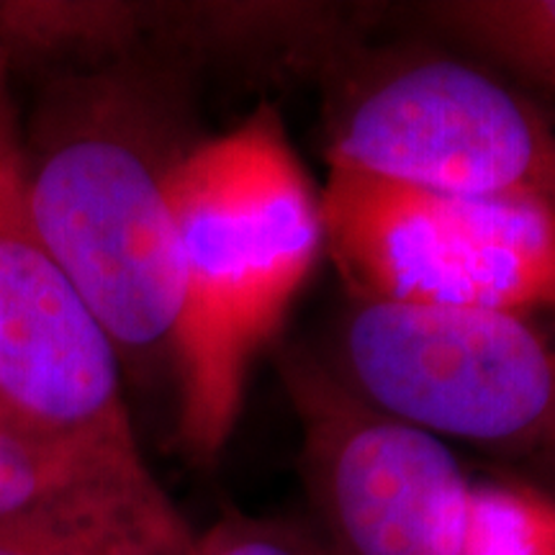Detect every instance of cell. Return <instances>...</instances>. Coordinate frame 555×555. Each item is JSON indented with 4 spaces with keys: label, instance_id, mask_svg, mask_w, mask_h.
Returning <instances> with one entry per match:
<instances>
[{
    "label": "cell",
    "instance_id": "cell-1",
    "mask_svg": "<svg viewBox=\"0 0 555 555\" xmlns=\"http://www.w3.org/2000/svg\"><path fill=\"white\" fill-rule=\"evenodd\" d=\"M198 139L189 69L129 52L54 80L24 137L41 237L131 371L176 363L183 262L170 180Z\"/></svg>",
    "mask_w": 555,
    "mask_h": 555
},
{
    "label": "cell",
    "instance_id": "cell-2",
    "mask_svg": "<svg viewBox=\"0 0 555 555\" xmlns=\"http://www.w3.org/2000/svg\"><path fill=\"white\" fill-rule=\"evenodd\" d=\"M170 204L183 262L178 442L191 463L214 466L237 429L255 360L324 255L322 191L281 111L260 103L185 152Z\"/></svg>",
    "mask_w": 555,
    "mask_h": 555
},
{
    "label": "cell",
    "instance_id": "cell-3",
    "mask_svg": "<svg viewBox=\"0 0 555 555\" xmlns=\"http://www.w3.org/2000/svg\"><path fill=\"white\" fill-rule=\"evenodd\" d=\"M324 73L327 165L555 214V101L425 47H352Z\"/></svg>",
    "mask_w": 555,
    "mask_h": 555
},
{
    "label": "cell",
    "instance_id": "cell-4",
    "mask_svg": "<svg viewBox=\"0 0 555 555\" xmlns=\"http://www.w3.org/2000/svg\"><path fill=\"white\" fill-rule=\"evenodd\" d=\"M335 371L448 446L522 466L555 440V339L532 317L350 298Z\"/></svg>",
    "mask_w": 555,
    "mask_h": 555
},
{
    "label": "cell",
    "instance_id": "cell-5",
    "mask_svg": "<svg viewBox=\"0 0 555 555\" xmlns=\"http://www.w3.org/2000/svg\"><path fill=\"white\" fill-rule=\"evenodd\" d=\"M324 255L347 296L422 307L555 311V214L327 165Z\"/></svg>",
    "mask_w": 555,
    "mask_h": 555
},
{
    "label": "cell",
    "instance_id": "cell-6",
    "mask_svg": "<svg viewBox=\"0 0 555 555\" xmlns=\"http://www.w3.org/2000/svg\"><path fill=\"white\" fill-rule=\"evenodd\" d=\"M298 474L330 555H461L470 474L435 435L358 397L335 367L288 352Z\"/></svg>",
    "mask_w": 555,
    "mask_h": 555
},
{
    "label": "cell",
    "instance_id": "cell-7",
    "mask_svg": "<svg viewBox=\"0 0 555 555\" xmlns=\"http://www.w3.org/2000/svg\"><path fill=\"white\" fill-rule=\"evenodd\" d=\"M0 420L139 448L114 345L34 219L24 137L0 57Z\"/></svg>",
    "mask_w": 555,
    "mask_h": 555
},
{
    "label": "cell",
    "instance_id": "cell-8",
    "mask_svg": "<svg viewBox=\"0 0 555 555\" xmlns=\"http://www.w3.org/2000/svg\"><path fill=\"white\" fill-rule=\"evenodd\" d=\"M193 530L152 474L82 486L0 522V555H168Z\"/></svg>",
    "mask_w": 555,
    "mask_h": 555
},
{
    "label": "cell",
    "instance_id": "cell-9",
    "mask_svg": "<svg viewBox=\"0 0 555 555\" xmlns=\"http://www.w3.org/2000/svg\"><path fill=\"white\" fill-rule=\"evenodd\" d=\"M422 16L481 65L555 101V0H442Z\"/></svg>",
    "mask_w": 555,
    "mask_h": 555
},
{
    "label": "cell",
    "instance_id": "cell-10",
    "mask_svg": "<svg viewBox=\"0 0 555 555\" xmlns=\"http://www.w3.org/2000/svg\"><path fill=\"white\" fill-rule=\"evenodd\" d=\"M152 474L139 448L57 437L0 420V522L82 486Z\"/></svg>",
    "mask_w": 555,
    "mask_h": 555
},
{
    "label": "cell",
    "instance_id": "cell-11",
    "mask_svg": "<svg viewBox=\"0 0 555 555\" xmlns=\"http://www.w3.org/2000/svg\"><path fill=\"white\" fill-rule=\"evenodd\" d=\"M461 555H555V499L519 474L470 476Z\"/></svg>",
    "mask_w": 555,
    "mask_h": 555
},
{
    "label": "cell",
    "instance_id": "cell-12",
    "mask_svg": "<svg viewBox=\"0 0 555 555\" xmlns=\"http://www.w3.org/2000/svg\"><path fill=\"white\" fill-rule=\"evenodd\" d=\"M198 555H330L311 525L227 509L196 535Z\"/></svg>",
    "mask_w": 555,
    "mask_h": 555
},
{
    "label": "cell",
    "instance_id": "cell-13",
    "mask_svg": "<svg viewBox=\"0 0 555 555\" xmlns=\"http://www.w3.org/2000/svg\"><path fill=\"white\" fill-rule=\"evenodd\" d=\"M519 468H522L519 476L540 486V489L555 499V440L540 450V453L532 455L530 461H525Z\"/></svg>",
    "mask_w": 555,
    "mask_h": 555
},
{
    "label": "cell",
    "instance_id": "cell-14",
    "mask_svg": "<svg viewBox=\"0 0 555 555\" xmlns=\"http://www.w3.org/2000/svg\"><path fill=\"white\" fill-rule=\"evenodd\" d=\"M168 555H198V547H196V532L185 540V543H180L178 547H172Z\"/></svg>",
    "mask_w": 555,
    "mask_h": 555
}]
</instances>
